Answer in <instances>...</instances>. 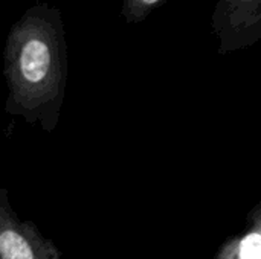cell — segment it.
I'll list each match as a JSON object with an SVG mask.
<instances>
[{"instance_id":"cell-4","label":"cell","mask_w":261,"mask_h":259,"mask_svg":"<svg viewBox=\"0 0 261 259\" xmlns=\"http://www.w3.org/2000/svg\"><path fill=\"white\" fill-rule=\"evenodd\" d=\"M144 3H147V5H154V3H158L159 0H142Z\"/></svg>"},{"instance_id":"cell-1","label":"cell","mask_w":261,"mask_h":259,"mask_svg":"<svg viewBox=\"0 0 261 259\" xmlns=\"http://www.w3.org/2000/svg\"><path fill=\"white\" fill-rule=\"evenodd\" d=\"M57 247L32 223L20 221L0 189V259H58Z\"/></svg>"},{"instance_id":"cell-2","label":"cell","mask_w":261,"mask_h":259,"mask_svg":"<svg viewBox=\"0 0 261 259\" xmlns=\"http://www.w3.org/2000/svg\"><path fill=\"white\" fill-rule=\"evenodd\" d=\"M18 67L20 75L28 84H41L47 78L52 67V55L49 46L38 38L29 40L20 52Z\"/></svg>"},{"instance_id":"cell-3","label":"cell","mask_w":261,"mask_h":259,"mask_svg":"<svg viewBox=\"0 0 261 259\" xmlns=\"http://www.w3.org/2000/svg\"><path fill=\"white\" fill-rule=\"evenodd\" d=\"M220 259H261V231L258 215L252 229L248 231L242 238L236 240L234 244L226 246L225 258Z\"/></svg>"}]
</instances>
